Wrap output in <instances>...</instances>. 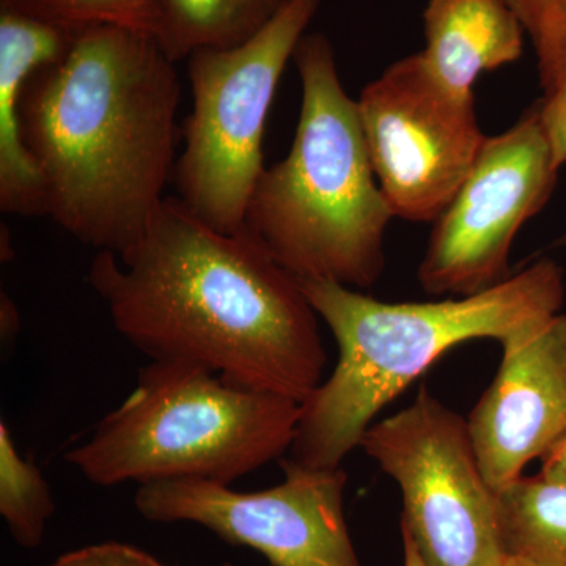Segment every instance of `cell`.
Instances as JSON below:
<instances>
[{
  "label": "cell",
  "instance_id": "6da1fadb",
  "mask_svg": "<svg viewBox=\"0 0 566 566\" xmlns=\"http://www.w3.org/2000/svg\"><path fill=\"white\" fill-rule=\"evenodd\" d=\"M180 92L151 33L0 13V210L128 251L174 180Z\"/></svg>",
  "mask_w": 566,
  "mask_h": 566
},
{
  "label": "cell",
  "instance_id": "7a4b0ae2",
  "mask_svg": "<svg viewBox=\"0 0 566 566\" xmlns=\"http://www.w3.org/2000/svg\"><path fill=\"white\" fill-rule=\"evenodd\" d=\"M88 281L118 334L151 360L300 403L322 385L326 349L300 282L251 233L218 232L177 197L128 251L96 253Z\"/></svg>",
  "mask_w": 566,
  "mask_h": 566
},
{
  "label": "cell",
  "instance_id": "3957f363",
  "mask_svg": "<svg viewBox=\"0 0 566 566\" xmlns=\"http://www.w3.org/2000/svg\"><path fill=\"white\" fill-rule=\"evenodd\" d=\"M338 346L333 375L301 403L290 460L342 468L387 405L453 346L499 342L502 348L560 314L564 270L539 260L483 292L436 303H385L329 281H297Z\"/></svg>",
  "mask_w": 566,
  "mask_h": 566
},
{
  "label": "cell",
  "instance_id": "277c9868",
  "mask_svg": "<svg viewBox=\"0 0 566 566\" xmlns=\"http://www.w3.org/2000/svg\"><path fill=\"white\" fill-rule=\"evenodd\" d=\"M293 61L303 106L292 150L264 169L243 230L296 281L370 289L386 268L394 214L376 180L357 102L346 95L323 33L304 35Z\"/></svg>",
  "mask_w": 566,
  "mask_h": 566
},
{
  "label": "cell",
  "instance_id": "5b68a950",
  "mask_svg": "<svg viewBox=\"0 0 566 566\" xmlns=\"http://www.w3.org/2000/svg\"><path fill=\"white\" fill-rule=\"evenodd\" d=\"M301 403L207 368L151 360L65 460L98 486L199 479L232 485L290 453Z\"/></svg>",
  "mask_w": 566,
  "mask_h": 566
},
{
  "label": "cell",
  "instance_id": "8992f818",
  "mask_svg": "<svg viewBox=\"0 0 566 566\" xmlns=\"http://www.w3.org/2000/svg\"><path fill=\"white\" fill-rule=\"evenodd\" d=\"M319 0H285L251 40L189 57L192 111L181 126L185 150L175 164L177 199L226 234L244 229L245 211L264 172L268 114Z\"/></svg>",
  "mask_w": 566,
  "mask_h": 566
},
{
  "label": "cell",
  "instance_id": "52a82bcc",
  "mask_svg": "<svg viewBox=\"0 0 566 566\" xmlns=\"http://www.w3.org/2000/svg\"><path fill=\"white\" fill-rule=\"evenodd\" d=\"M403 494L400 527L427 566H502L499 495L468 420L420 387L415 403L371 423L360 446Z\"/></svg>",
  "mask_w": 566,
  "mask_h": 566
},
{
  "label": "cell",
  "instance_id": "ba28073f",
  "mask_svg": "<svg viewBox=\"0 0 566 566\" xmlns=\"http://www.w3.org/2000/svg\"><path fill=\"white\" fill-rule=\"evenodd\" d=\"M360 125L394 218L434 222L471 172L485 144L474 93H458L422 55L387 66L357 99Z\"/></svg>",
  "mask_w": 566,
  "mask_h": 566
},
{
  "label": "cell",
  "instance_id": "9c48e42d",
  "mask_svg": "<svg viewBox=\"0 0 566 566\" xmlns=\"http://www.w3.org/2000/svg\"><path fill=\"white\" fill-rule=\"evenodd\" d=\"M558 170L539 104L486 137L471 172L433 222L417 279L428 294L469 296L510 277L521 227L543 210Z\"/></svg>",
  "mask_w": 566,
  "mask_h": 566
},
{
  "label": "cell",
  "instance_id": "30bf717a",
  "mask_svg": "<svg viewBox=\"0 0 566 566\" xmlns=\"http://www.w3.org/2000/svg\"><path fill=\"white\" fill-rule=\"evenodd\" d=\"M285 480L243 493L199 479L139 485L134 505L153 523H192L232 546L251 547L271 566H363L344 512L348 475L282 461Z\"/></svg>",
  "mask_w": 566,
  "mask_h": 566
},
{
  "label": "cell",
  "instance_id": "8fae6325",
  "mask_svg": "<svg viewBox=\"0 0 566 566\" xmlns=\"http://www.w3.org/2000/svg\"><path fill=\"white\" fill-rule=\"evenodd\" d=\"M502 352L493 382L465 419L495 493L523 479L566 433V315Z\"/></svg>",
  "mask_w": 566,
  "mask_h": 566
},
{
  "label": "cell",
  "instance_id": "7c38bea8",
  "mask_svg": "<svg viewBox=\"0 0 566 566\" xmlns=\"http://www.w3.org/2000/svg\"><path fill=\"white\" fill-rule=\"evenodd\" d=\"M423 31V62L458 93L523 54L524 28L506 0H428Z\"/></svg>",
  "mask_w": 566,
  "mask_h": 566
},
{
  "label": "cell",
  "instance_id": "4fadbf2b",
  "mask_svg": "<svg viewBox=\"0 0 566 566\" xmlns=\"http://www.w3.org/2000/svg\"><path fill=\"white\" fill-rule=\"evenodd\" d=\"M285 0H163L156 40L175 63L197 51L230 50L262 31Z\"/></svg>",
  "mask_w": 566,
  "mask_h": 566
},
{
  "label": "cell",
  "instance_id": "5bb4252c",
  "mask_svg": "<svg viewBox=\"0 0 566 566\" xmlns=\"http://www.w3.org/2000/svg\"><path fill=\"white\" fill-rule=\"evenodd\" d=\"M497 495L506 557L521 566H566V486L524 475Z\"/></svg>",
  "mask_w": 566,
  "mask_h": 566
},
{
  "label": "cell",
  "instance_id": "9a60e30c",
  "mask_svg": "<svg viewBox=\"0 0 566 566\" xmlns=\"http://www.w3.org/2000/svg\"><path fill=\"white\" fill-rule=\"evenodd\" d=\"M55 512L50 483L39 465L21 455L9 423L0 422V515L17 545L33 549Z\"/></svg>",
  "mask_w": 566,
  "mask_h": 566
},
{
  "label": "cell",
  "instance_id": "2e32d148",
  "mask_svg": "<svg viewBox=\"0 0 566 566\" xmlns=\"http://www.w3.org/2000/svg\"><path fill=\"white\" fill-rule=\"evenodd\" d=\"M163 0H0V13L20 14L71 32L117 25L156 36Z\"/></svg>",
  "mask_w": 566,
  "mask_h": 566
},
{
  "label": "cell",
  "instance_id": "e0dca14e",
  "mask_svg": "<svg viewBox=\"0 0 566 566\" xmlns=\"http://www.w3.org/2000/svg\"><path fill=\"white\" fill-rule=\"evenodd\" d=\"M531 36L539 84L547 93L566 63V0H506Z\"/></svg>",
  "mask_w": 566,
  "mask_h": 566
},
{
  "label": "cell",
  "instance_id": "ac0fdd59",
  "mask_svg": "<svg viewBox=\"0 0 566 566\" xmlns=\"http://www.w3.org/2000/svg\"><path fill=\"white\" fill-rule=\"evenodd\" d=\"M51 566H169L126 543L106 542L63 554Z\"/></svg>",
  "mask_w": 566,
  "mask_h": 566
},
{
  "label": "cell",
  "instance_id": "d6986e66",
  "mask_svg": "<svg viewBox=\"0 0 566 566\" xmlns=\"http://www.w3.org/2000/svg\"><path fill=\"white\" fill-rule=\"evenodd\" d=\"M539 104V114L547 137H549L551 147H553L554 159L558 167L566 164V63L562 70L560 76L549 92L545 93Z\"/></svg>",
  "mask_w": 566,
  "mask_h": 566
},
{
  "label": "cell",
  "instance_id": "ffe728a7",
  "mask_svg": "<svg viewBox=\"0 0 566 566\" xmlns=\"http://www.w3.org/2000/svg\"><path fill=\"white\" fill-rule=\"evenodd\" d=\"M539 461H542V469L538 474L543 479L566 486V433Z\"/></svg>",
  "mask_w": 566,
  "mask_h": 566
},
{
  "label": "cell",
  "instance_id": "44dd1931",
  "mask_svg": "<svg viewBox=\"0 0 566 566\" xmlns=\"http://www.w3.org/2000/svg\"><path fill=\"white\" fill-rule=\"evenodd\" d=\"M21 319L17 305L2 292L0 294V333L3 344H11L20 333Z\"/></svg>",
  "mask_w": 566,
  "mask_h": 566
},
{
  "label": "cell",
  "instance_id": "7402d4cb",
  "mask_svg": "<svg viewBox=\"0 0 566 566\" xmlns=\"http://www.w3.org/2000/svg\"><path fill=\"white\" fill-rule=\"evenodd\" d=\"M400 532L401 542H403L405 566H427L423 564L422 557H420L419 551H417L415 542H412L408 532L403 531L401 527Z\"/></svg>",
  "mask_w": 566,
  "mask_h": 566
},
{
  "label": "cell",
  "instance_id": "603a6c76",
  "mask_svg": "<svg viewBox=\"0 0 566 566\" xmlns=\"http://www.w3.org/2000/svg\"><path fill=\"white\" fill-rule=\"evenodd\" d=\"M502 566H521L517 562L513 560V558L506 557L505 564Z\"/></svg>",
  "mask_w": 566,
  "mask_h": 566
},
{
  "label": "cell",
  "instance_id": "cb8c5ba5",
  "mask_svg": "<svg viewBox=\"0 0 566 566\" xmlns=\"http://www.w3.org/2000/svg\"><path fill=\"white\" fill-rule=\"evenodd\" d=\"M218 566H238V565H233V564H222V565H218Z\"/></svg>",
  "mask_w": 566,
  "mask_h": 566
},
{
  "label": "cell",
  "instance_id": "d4e9b609",
  "mask_svg": "<svg viewBox=\"0 0 566 566\" xmlns=\"http://www.w3.org/2000/svg\"><path fill=\"white\" fill-rule=\"evenodd\" d=\"M560 244L566 245V238H565V240H562V241H560Z\"/></svg>",
  "mask_w": 566,
  "mask_h": 566
}]
</instances>
